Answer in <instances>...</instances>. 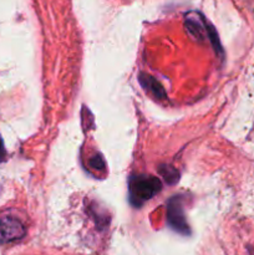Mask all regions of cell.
Wrapping results in <instances>:
<instances>
[{
	"label": "cell",
	"instance_id": "cell-1",
	"mask_svg": "<svg viewBox=\"0 0 254 255\" xmlns=\"http://www.w3.org/2000/svg\"><path fill=\"white\" fill-rule=\"evenodd\" d=\"M129 201L133 206L139 207L161 191V181L157 177L137 174L129 178Z\"/></svg>",
	"mask_w": 254,
	"mask_h": 255
},
{
	"label": "cell",
	"instance_id": "cell-2",
	"mask_svg": "<svg viewBox=\"0 0 254 255\" xmlns=\"http://www.w3.org/2000/svg\"><path fill=\"white\" fill-rule=\"evenodd\" d=\"M167 221H168L169 226L176 232L184 234V236L189 234L188 224L186 222V217H184V212L183 208H182L179 197L174 196L167 203Z\"/></svg>",
	"mask_w": 254,
	"mask_h": 255
},
{
	"label": "cell",
	"instance_id": "cell-3",
	"mask_svg": "<svg viewBox=\"0 0 254 255\" xmlns=\"http://www.w3.org/2000/svg\"><path fill=\"white\" fill-rule=\"evenodd\" d=\"M25 227L19 219L5 217L0 219V243H10L24 238Z\"/></svg>",
	"mask_w": 254,
	"mask_h": 255
},
{
	"label": "cell",
	"instance_id": "cell-4",
	"mask_svg": "<svg viewBox=\"0 0 254 255\" xmlns=\"http://www.w3.org/2000/svg\"><path fill=\"white\" fill-rule=\"evenodd\" d=\"M194 16L192 15H188L186 20V26L187 31L189 32V35H192L193 37H196L197 40L204 39V34H208V30L211 25L203 19L199 14H196L194 12Z\"/></svg>",
	"mask_w": 254,
	"mask_h": 255
},
{
	"label": "cell",
	"instance_id": "cell-5",
	"mask_svg": "<svg viewBox=\"0 0 254 255\" xmlns=\"http://www.w3.org/2000/svg\"><path fill=\"white\" fill-rule=\"evenodd\" d=\"M138 81L141 86L153 97H157V99H164L166 97V91L163 90L162 85L156 79L149 76V75L139 74Z\"/></svg>",
	"mask_w": 254,
	"mask_h": 255
},
{
	"label": "cell",
	"instance_id": "cell-6",
	"mask_svg": "<svg viewBox=\"0 0 254 255\" xmlns=\"http://www.w3.org/2000/svg\"><path fill=\"white\" fill-rule=\"evenodd\" d=\"M159 173L164 177L167 183L174 184L178 181V172L171 166H161L159 167Z\"/></svg>",
	"mask_w": 254,
	"mask_h": 255
},
{
	"label": "cell",
	"instance_id": "cell-7",
	"mask_svg": "<svg viewBox=\"0 0 254 255\" xmlns=\"http://www.w3.org/2000/svg\"><path fill=\"white\" fill-rule=\"evenodd\" d=\"M90 166H91L92 168L104 169L105 162L104 159L101 158V156H94L91 159H90Z\"/></svg>",
	"mask_w": 254,
	"mask_h": 255
},
{
	"label": "cell",
	"instance_id": "cell-8",
	"mask_svg": "<svg viewBox=\"0 0 254 255\" xmlns=\"http://www.w3.org/2000/svg\"><path fill=\"white\" fill-rule=\"evenodd\" d=\"M5 156H6V152H5L4 148V142H2L1 137H0V162L4 161Z\"/></svg>",
	"mask_w": 254,
	"mask_h": 255
}]
</instances>
